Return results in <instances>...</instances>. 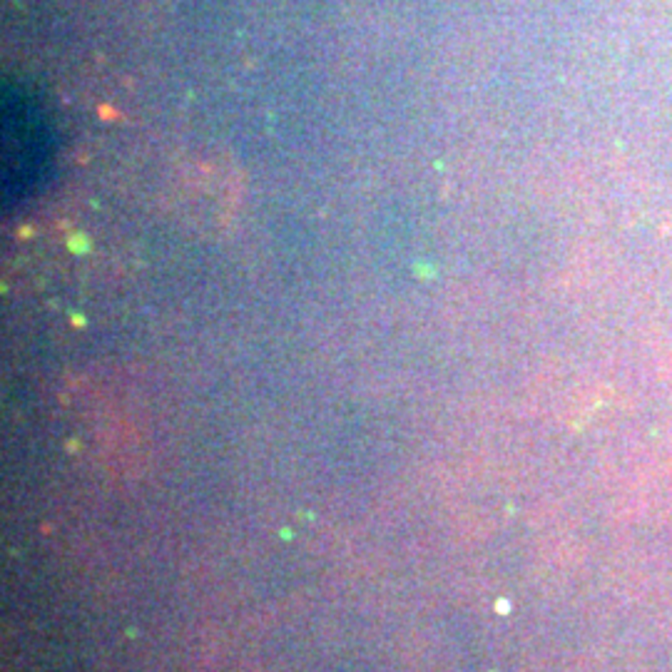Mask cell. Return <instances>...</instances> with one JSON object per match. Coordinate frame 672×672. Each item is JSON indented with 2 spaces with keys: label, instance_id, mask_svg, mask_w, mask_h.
Masks as SVG:
<instances>
[{
  "label": "cell",
  "instance_id": "1",
  "mask_svg": "<svg viewBox=\"0 0 672 672\" xmlns=\"http://www.w3.org/2000/svg\"><path fill=\"white\" fill-rule=\"evenodd\" d=\"M58 157L53 118L33 90L3 88V207L20 210L48 187Z\"/></svg>",
  "mask_w": 672,
  "mask_h": 672
}]
</instances>
